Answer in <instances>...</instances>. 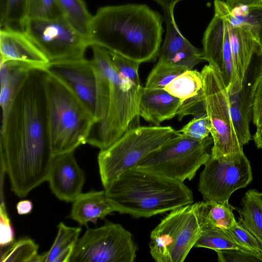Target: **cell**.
Returning a JSON list of instances; mask_svg holds the SVG:
<instances>
[{
    "instance_id": "484cf974",
    "label": "cell",
    "mask_w": 262,
    "mask_h": 262,
    "mask_svg": "<svg viewBox=\"0 0 262 262\" xmlns=\"http://www.w3.org/2000/svg\"><path fill=\"white\" fill-rule=\"evenodd\" d=\"M62 16L77 33L88 40L92 15L83 0H57Z\"/></svg>"
},
{
    "instance_id": "4dcf8cb0",
    "label": "cell",
    "mask_w": 262,
    "mask_h": 262,
    "mask_svg": "<svg viewBox=\"0 0 262 262\" xmlns=\"http://www.w3.org/2000/svg\"><path fill=\"white\" fill-rule=\"evenodd\" d=\"M38 245L29 237H22L10 245L1 254V261L34 262Z\"/></svg>"
},
{
    "instance_id": "2e32d148",
    "label": "cell",
    "mask_w": 262,
    "mask_h": 262,
    "mask_svg": "<svg viewBox=\"0 0 262 262\" xmlns=\"http://www.w3.org/2000/svg\"><path fill=\"white\" fill-rule=\"evenodd\" d=\"M164 19L166 31L158 60L182 66L187 70L205 60L203 51L193 46L181 33L174 16H164Z\"/></svg>"
},
{
    "instance_id": "f546056e",
    "label": "cell",
    "mask_w": 262,
    "mask_h": 262,
    "mask_svg": "<svg viewBox=\"0 0 262 262\" xmlns=\"http://www.w3.org/2000/svg\"><path fill=\"white\" fill-rule=\"evenodd\" d=\"M186 70L187 69L184 66L158 60L149 73L145 87L164 89L173 79Z\"/></svg>"
},
{
    "instance_id": "52a82bcc",
    "label": "cell",
    "mask_w": 262,
    "mask_h": 262,
    "mask_svg": "<svg viewBox=\"0 0 262 262\" xmlns=\"http://www.w3.org/2000/svg\"><path fill=\"white\" fill-rule=\"evenodd\" d=\"M200 202L170 211L151 231L150 253L157 262H183L200 237L203 225Z\"/></svg>"
},
{
    "instance_id": "d4e9b609",
    "label": "cell",
    "mask_w": 262,
    "mask_h": 262,
    "mask_svg": "<svg viewBox=\"0 0 262 262\" xmlns=\"http://www.w3.org/2000/svg\"><path fill=\"white\" fill-rule=\"evenodd\" d=\"M50 249L42 255L38 254L34 262H69L81 231L80 227H69L60 222Z\"/></svg>"
},
{
    "instance_id": "f6af8a7d",
    "label": "cell",
    "mask_w": 262,
    "mask_h": 262,
    "mask_svg": "<svg viewBox=\"0 0 262 262\" xmlns=\"http://www.w3.org/2000/svg\"><path fill=\"white\" fill-rule=\"evenodd\" d=\"M261 72H262V64H261V67L260 68V70L259 73H261Z\"/></svg>"
},
{
    "instance_id": "7c38bea8",
    "label": "cell",
    "mask_w": 262,
    "mask_h": 262,
    "mask_svg": "<svg viewBox=\"0 0 262 262\" xmlns=\"http://www.w3.org/2000/svg\"><path fill=\"white\" fill-rule=\"evenodd\" d=\"M24 32L51 62L84 57L88 40L75 31L63 17L28 18Z\"/></svg>"
},
{
    "instance_id": "8992f818",
    "label": "cell",
    "mask_w": 262,
    "mask_h": 262,
    "mask_svg": "<svg viewBox=\"0 0 262 262\" xmlns=\"http://www.w3.org/2000/svg\"><path fill=\"white\" fill-rule=\"evenodd\" d=\"M181 133L170 126H139L126 132L107 148L100 150L98 163L104 188L125 171Z\"/></svg>"
},
{
    "instance_id": "cb8c5ba5",
    "label": "cell",
    "mask_w": 262,
    "mask_h": 262,
    "mask_svg": "<svg viewBox=\"0 0 262 262\" xmlns=\"http://www.w3.org/2000/svg\"><path fill=\"white\" fill-rule=\"evenodd\" d=\"M238 222L262 247V192L254 189L248 190L237 209Z\"/></svg>"
},
{
    "instance_id": "5bb4252c",
    "label": "cell",
    "mask_w": 262,
    "mask_h": 262,
    "mask_svg": "<svg viewBox=\"0 0 262 262\" xmlns=\"http://www.w3.org/2000/svg\"><path fill=\"white\" fill-rule=\"evenodd\" d=\"M53 193L66 202H73L82 192L84 173L74 151L54 156L48 180Z\"/></svg>"
},
{
    "instance_id": "b9f144b4",
    "label": "cell",
    "mask_w": 262,
    "mask_h": 262,
    "mask_svg": "<svg viewBox=\"0 0 262 262\" xmlns=\"http://www.w3.org/2000/svg\"><path fill=\"white\" fill-rule=\"evenodd\" d=\"M33 209V204L31 201L25 200L19 201L16 205V210L20 215L28 214Z\"/></svg>"
},
{
    "instance_id": "7bdbcfd3",
    "label": "cell",
    "mask_w": 262,
    "mask_h": 262,
    "mask_svg": "<svg viewBox=\"0 0 262 262\" xmlns=\"http://www.w3.org/2000/svg\"><path fill=\"white\" fill-rule=\"evenodd\" d=\"M253 138L256 147L262 149V124L256 127V130Z\"/></svg>"
},
{
    "instance_id": "8d00e7d4",
    "label": "cell",
    "mask_w": 262,
    "mask_h": 262,
    "mask_svg": "<svg viewBox=\"0 0 262 262\" xmlns=\"http://www.w3.org/2000/svg\"><path fill=\"white\" fill-rule=\"evenodd\" d=\"M206 112L203 90L198 95L183 101L177 115L179 120L181 121L186 116L191 115L196 116Z\"/></svg>"
},
{
    "instance_id": "836d02e7",
    "label": "cell",
    "mask_w": 262,
    "mask_h": 262,
    "mask_svg": "<svg viewBox=\"0 0 262 262\" xmlns=\"http://www.w3.org/2000/svg\"><path fill=\"white\" fill-rule=\"evenodd\" d=\"M108 52L114 64L119 72L137 86H142L138 73L141 63L115 52L110 51Z\"/></svg>"
},
{
    "instance_id": "603a6c76",
    "label": "cell",
    "mask_w": 262,
    "mask_h": 262,
    "mask_svg": "<svg viewBox=\"0 0 262 262\" xmlns=\"http://www.w3.org/2000/svg\"><path fill=\"white\" fill-rule=\"evenodd\" d=\"M2 121L4 120L18 90L28 73L30 66L20 62L9 60L0 63Z\"/></svg>"
},
{
    "instance_id": "6da1fadb",
    "label": "cell",
    "mask_w": 262,
    "mask_h": 262,
    "mask_svg": "<svg viewBox=\"0 0 262 262\" xmlns=\"http://www.w3.org/2000/svg\"><path fill=\"white\" fill-rule=\"evenodd\" d=\"M46 73L43 69L30 70L2 121L1 173L7 175L11 190L20 198L48 180L54 157L48 130Z\"/></svg>"
},
{
    "instance_id": "ffe728a7",
    "label": "cell",
    "mask_w": 262,
    "mask_h": 262,
    "mask_svg": "<svg viewBox=\"0 0 262 262\" xmlns=\"http://www.w3.org/2000/svg\"><path fill=\"white\" fill-rule=\"evenodd\" d=\"M229 37L226 19L217 11L207 27L202 40L204 60L216 70L221 72L223 54L225 41Z\"/></svg>"
},
{
    "instance_id": "30bf717a",
    "label": "cell",
    "mask_w": 262,
    "mask_h": 262,
    "mask_svg": "<svg viewBox=\"0 0 262 262\" xmlns=\"http://www.w3.org/2000/svg\"><path fill=\"white\" fill-rule=\"evenodd\" d=\"M137 250L129 231L120 224L106 222L86 230L78 239L70 262H134Z\"/></svg>"
},
{
    "instance_id": "f1b7e54d",
    "label": "cell",
    "mask_w": 262,
    "mask_h": 262,
    "mask_svg": "<svg viewBox=\"0 0 262 262\" xmlns=\"http://www.w3.org/2000/svg\"><path fill=\"white\" fill-rule=\"evenodd\" d=\"M194 247L208 248L215 251L226 249H239L251 252L237 243L227 230L212 226L203 228Z\"/></svg>"
},
{
    "instance_id": "1f68e13d",
    "label": "cell",
    "mask_w": 262,
    "mask_h": 262,
    "mask_svg": "<svg viewBox=\"0 0 262 262\" xmlns=\"http://www.w3.org/2000/svg\"><path fill=\"white\" fill-rule=\"evenodd\" d=\"M61 17H63L57 0H28L27 19H55Z\"/></svg>"
},
{
    "instance_id": "ab89813d",
    "label": "cell",
    "mask_w": 262,
    "mask_h": 262,
    "mask_svg": "<svg viewBox=\"0 0 262 262\" xmlns=\"http://www.w3.org/2000/svg\"><path fill=\"white\" fill-rule=\"evenodd\" d=\"M225 3L230 11L239 7L262 6V0H226Z\"/></svg>"
},
{
    "instance_id": "44dd1931",
    "label": "cell",
    "mask_w": 262,
    "mask_h": 262,
    "mask_svg": "<svg viewBox=\"0 0 262 262\" xmlns=\"http://www.w3.org/2000/svg\"><path fill=\"white\" fill-rule=\"evenodd\" d=\"M214 10L227 20L229 26L249 31L262 50V6L239 7L230 11L225 2L214 0Z\"/></svg>"
},
{
    "instance_id": "ee69618b",
    "label": "cell",
    "mask_w": 262,
    "mask_h": 262,
    "mask_svg": "<svg viewBox=\"0 0 262 262\" xmlns=\"http://www.w3.org/2000/svg\"><path fill=\"white\" fill-rule=\"evenodd\" d=\"M258 257L260 258V259L262 261V252L259 254V255H258Z\"/></svg>"
},
{
    "instance_id": "8fae6325",
    "label": "cell",
    "mask_w": 262,
    "mask_h": 262,
    "mask_svg": "<svg viewBox=\"0 0 262 262\" xmlns=\"http://www.w3.org/2000/svg\"><path fill=\"white\" fill-rule=\"evenodd\" d=\"M204 165L198 189L205 201L228 203L234 191L253 180L250 163L243 152L215 158L210 156Z\"/></svg>"
},
{
    "instance_id": "d6a6232c",
    "label": "cell",
    "mask_w": 262,
    "mask_h": 262,
    "mask_svg": "<svg viewBox=\"0 0 262 262\" xmlns=\"http://www.w3.org/2000/svg\"><path fill=\"white\" fill-rule=\"evenodd\" d=\"M211 125L206 112L194 116L178 132L188 137L198 140H204L211 134Z\"/></svg>"
},
{
    "instance_id": "277c9868",
    "label": "cell",
    "mask_w": 262,
    "mask_h": 262,
    "mask_svg": "<svg viewBox=\"0 0 262 262\" xmlns=\"http://www.w3.org/2000/svg\"><path fill=\"white\" fill-rule=\"evenodd\" d=\"M104 190L116 211L136 217H149L193 202L184 182L134 167L112 181Z\"/></svg>"
},
{
    "instance_id": "4fadbf2b",
    "label": "cell",
    "mask_w": 262,
    "mask_h": 262,
    "mask_svg": "<svg viewBox=\"0 0 262 262\" xmlns=\"http://www.w3.org/2000/svg\"><path fill=\"white\" fill-rule=\"evenodd\" d=\"M46 70L62 80L94 116L96 78L91 60L83 57L51 62Z\"/></svg>"
},
{
    "instance_id": "74e56055",
    "label": "cell",
    "mask_w": 262,
    "mask_h": 262,
    "mask_svg": "<svg viewBox=\"0 0 262 262\" xmlns=\"http://www.w3.org/2000/svg\"><path fill=\"white\" fill-rule=\"evenodd\" d=\"M220 262H262L255 254L239 249L216 251Z\"/></svg>"
},
{
    "instance_id": "9a60e30c",
    "label": "cell",
    "mask_w": 262,
    "mask_h": 262,
    "mask_svg": "<svg viewBox=\"0 0 262 262\" xmlns=\"http://www.w3.org/2000/svg\"><path fill=\"white\" fill-rule=\"evenodd\" d=\"M1 62L9 60L46 69L50 61L25 32L7 29L0 30Z\"/></svg>"
},
{
    "instance_id": "4316f807",
    "label": "cell",
    "mask_w": 262,
    "mask_h": 262,
    "mask_svg": "<svg viewBox=\"0 0 262 262\" xmlns=\"http://www.w3.org/2000/svg\"><path fill=\"white\" fill-rule=\"evenodd\" d=\"M234 209L229 202L201 201L200 212L203 227L212 226L229 229L237 222L233 212Z\"/></svg>"
},
{
    "instance_id": "60d3db41",
    "label": "cell",
    "mask_w": 262,
    "mask_h": 262,
    "mask_svg": "<svg viewBox=\"0 0 262 262\" xmlns=\"http://www.w3.org/2000/svg\"><path fill=\"white\" fill-rule=\"evenodd\" d=\"M162 8L164 16H174L176 5L182 0H154Z\"/></svg>"
},
{
    "instance_id": "e575fe53",
    "label": "cell",
    "mask_w": 262,
    "mask_h": 262,
    "mask_svg": "<svg viewBox=\"0 0 262 262\" xmlns=\"http://www.w3.org/2000/svg\"><path fill=\"white\" fill-rule=\"evenodd\" d=\"M239 245L257 256L262 252V247L257 240L237 221L227 230Z\"/></svg>"
},
{
    "instance_id": "3957f363",
    "label": "cell",
    "mask_w": 262,
    "mask_h": 262,
    "mask_svg": "<svg viewBox=\"0 0 262 262\" xmlns=\"http://www.w3.org/2000/svg\"><path fill=\"white\" fill-rule=\"evenodd\" d=\"M91 47L96 94L94 120L86 143L102 150L128 130L140 126L142 86H137L119 72L107 49L96 45Z\"/></svg>"
},
{
    "instance_id": "e0dca14e",
    "label": "cell",
    "mask_w": 262,
    "mask_h": 262,
    "mask_svg": "<svg viewBox=\"0 0 262 262\" xmlns=\"http://www.w3.org/2000/svg\"><path fill=\"white\" fill-rule=\"evenodd\" d=\"M182 102L164 89L142 87L139 115L146 121L159 126L165 120L177 116Z\"/></svg>"
},
{
    "instance_id": "ba28073f",
    "label": "cell",
    "mask_w": 262,
    "mask_h": 262,
    "mask_svg": "<svg viewBox=\"0 0 262 262\" xmlns=\"http://www.w3.org/2000/svg\"><path fill=\"white\" fill-rule=\"evenodd\" d=\"M211 136L198 140L180 134L151 152L137 166L182 182L191 180L211 156Z\"/></svg>"
},
{
    "instance_id": "9c48e42d",
    "label": "cell",
    "mask_w": 262,
    "mask_h": 262,
    "mask_svg": "<svg viewBox=\"0 0 262 262\" xmlns=\"http://www.w3.org/2000/svg\"><path fill=\"white\" fill-rule=\"evenodd\" d=\"M206 111L213 139L211 157L219 158L243 152L232 121L229 94L221 73L210 64L201 71Z\"/></svg>"
},
{
    "instance_id": "7a4b0ae2",
    "label": "cell",
    "mask_w": 262,
    "mask_h": 262,
    "mask_svg": "<svg viewBox=\"0 0 262 262\" xmlns=\"http://www.w3.org/2000/svg\"><path fill=\"white\" fill-rule=\"evenodd\" d=\"M164 17L146 5L99 8L92 16L88 40L128 59L143 62L158 57Z\"/></svg>"
},
{
    "instance_id": "d6986e66",
    "label": "cell",
    "mask_w": 262,
    "mask_h": 262,
    "mask_svg": "<svg viewBox=\"0 0 262 262\" xmlns=\"http://www.w3.org/2000/svg\"><path fill=\"white\" fill-rule=\"evenodd\" d=\"M228 25L237 80L240 84H243L252 58L255 54L261 55L262 50L249 31L241 27H232L228 24Z\"/></svg>"
},
{
    "instance_id": "5b68a950",
    "label": "cell",
    "mask_w": 262,
    "mask_h": 262,
    "mask_svg": "<svg viewBox=\"0 0 262 262\" xmlns=\"http://www.w3.org/2000/svg\"><path fill=\"white\" fill-rule=\"evenodd\" d=\"M45 90L53 154L74 151L86 143L94 115L62 80L47 70Z\"/></svg>"
},
{
    "instance_id": "83f0119b",
    "label": "cell",
    "mask_w": 262,
    "mask_h": 262,
    "mask_svg": "<svg viewBox=\"0 0 262 262\" xmlns=\"http://www.w3.org/2000/svg\"><path fill=\"white\" fill-rule=\"evenodd\" d=\"M203 85L201 72L187 70L173 79L164 89L173 96L184 101L202 92Z\"/></svg>"
},
{
    "instance_id": "d590c367",
    "label": "cell",
    "mask_w": 262,
    "mask_h": 262,
    "mask_svg": "<svg viewBox=\"0 0 262 262\" xmlns=\"http://www.w3.org/2000/svg\"><path fill=\"white\" fill-rule=\"evenodd\" d=\"M252 119L258 127L262 124V72L259 73L250 90Z\"/></svg>"
},
{
    "instance_id": "ac0fdd59",
    "label": "cell",
    "mask_w": 262,
    "mask_h": 262,
    "mask_svg": "<svg viewBox=\"0 0 262 262\" xmlns=\"http://www.w3.org/2000/svg\"><path fill=\"white\" fill-rule=\"evenodd\" d=\"M116 208L108 198L105 190L81 193L73 202L69 217L80 226H88L89 222L96 224L98 219H103Z\"/></svg>"
},
{
    "instance_id": "7402d4cb",
    "label": "cell",
    "mask_w": 262,
    "mask_h": 262,
    "mask_svg": "<svg viewBox=\"0 0 262 262\" xmlns=\"http://www.w3.org/2000/svg\"><path fill=\"white\" fill-rule=\"evenodd\" d=\"M230 112L234 128L240 143L244 146L252 139L250 121L252 110L250 90L243 85L236 90H228Z\"/></svg>"
},
{
    "instance_id": "f35d334b",
    "label": "cell",
    "mask_w": 262,
    "mask_h": 262,
    "mask_svg": "<svg viewBox=\"0 0 262 262\" xmlns=\"http://www.w3.org/2000/svg\"><path fill=\"white\" fill-rule=\"evenodd\" d=\"M0 227L1 247L8 246L14 242V231L3 201L0 207Z\"/></svg>"
}]
</instances>
